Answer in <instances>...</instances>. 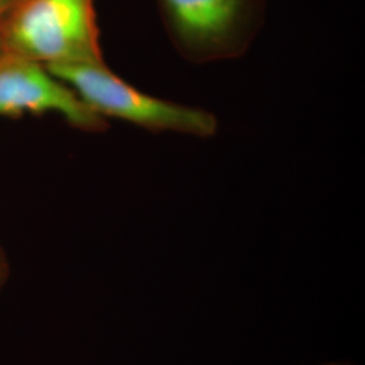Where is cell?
Returning <instances> with one entry per match:
<instances>
[{"instance_id": "cell-1", "label": "cell", "mask_w": 365, "mask_h": 365, "mask_svg": "<svg viewBox=\"0 0 365 365\" xmlns=\"http://www.w3.org/2000/svg\"><path fill=\"white\" fill-rule=\"evenodd\" d=\"M0 51L45 66L102 63L93 0H22L0 24Z\"/></svg>"}, {"instance_id": "cell-2", "label": "cell", "mask_w": 365, "mask_h": 365, "mask_svg": "<svg viewBox=\"0 0 365 365\" xmlns=\"http://www.w3.org/2000/svg\"><path fill=\"white\" fill-rule=\"evenodd\" d=\"M102 118H115L150 131L211 137L218 122L209 111L148 95L114 75L105 63L46 66Z\"/></svg>"}, {"instance_id": "cell-3", "label": "cell", "mask_w": 365, "mask_h": 365, "mask_svg": "<svg viewBox=\"0 0 365 365\" xmlns=\"http://www.w3.org/2000/svg\"><path fill=\"white\" fill-rule=\"evenodd\" d=\"M176 49L195 63L247 52L264 22V0H157Z\"/></svg>"}, {"instance_id": "cell-4", "label": "cell", "mask_w": 365, "mask_h": 365, "mask_svg": "<svg viewBox=\"0 0 365 365\" xmlns=\"http://www.w3.org/2000/svg\"><path fill=\"white\" fill-rule=\"evenodd\" d=\"M57 114L78 130L107 129L105 118L41 63L0 51V117Z\"/></svg>"}, {"instance_id": "cell-5", "label": "cell", "mask_w": 365, "mask_h": 365, "mask_svg": "<svg viewBox=\"0 0 365 365\" xmlns=\"http://www.w3.org/2000/svg\"><path fill=\"white\" fill-rule=\"evenodd\" d=\"M9 274H10L9 261H7V257H6V253L3 252V249L0 247V289L4 286V283L7 282Z\"/></svg>"}, {"instance_id": "cell-6", "label": "cell", "mask_w": 365, "mask_h": 365, "mask_svg": "<svg viewBox=\"0 0 365 365\" xmlns=\"http://www.w3.org/2000/svg\"><path fill=\"white\" fill-rule=\"evenodd\" d=\"M22 0H3V18L4 15L9 13L13 7H15L18 3H21ZM3 21V19H1Z\"/></svg>"}, {"instance_id": "cell-7", "label": "cell", "mask_w": 365, "mask_h": 365, "mask_svg": "<svg viewBox=\"0 0 365 365\" xmlns=\"http://www.w3.org/2000/svg\"><path fill=\"white\" fill-rule=\"evenodd\" d=\"M3 19V0H0V24Z\"/></svg>"}, {"instance_id": "cell-8", "label": "cell", "mask_w": 365, "mask_h": 365, "mask_svg": "<svg viewBox=\"0 0 365 365\" xmlns=\"http://www.w3.org/2000/svg\"><path fill=\"white\" fill-rule=\"evenodd\" d=\"M327 365H348V364H327Z\"/></svg>"}]
</instances>
